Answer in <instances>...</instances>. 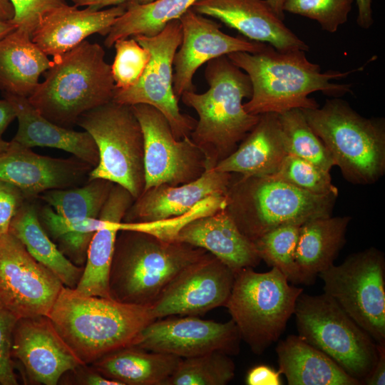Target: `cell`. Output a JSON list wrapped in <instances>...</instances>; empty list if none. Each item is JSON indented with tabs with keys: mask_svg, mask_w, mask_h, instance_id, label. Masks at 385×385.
I'll use <instances>...</instances> for the list:
<instances>
[{
	"mask_svg": "<svg viewBox=\"0 0 385 385\" xmlns=\"http://www.w3.org/2000/svg\"><path fill=\"white\" fill-rule=\"evenodd\" d=\"M302 50L278 51L267 44L257 53L237 51L227 55L246 73L252 85V95L243 103L250 114L282 113L287 111L319 107L309 96L317 91L338 98L351 93V84L336 83L364 66L341 71H322L319 64L309 61Z\"/></svg>",
	"mask_w": 385,
	"mask_h": 385,
	"instance_id": "6da1fadb",
	"label": "cell"
},
{
	"mask_svg": "<svg viewBox=\"0 0 385 385\" xmlns=\"http://www.w3.org/2000/svg\"><path fill=\"white\" fill-rule=\"evenodd\" d=\"M83 364L113 351L134 346L155 319L150 307L112 298L85 296L63 286L47 315Z\"/></svg>",
	"mask_w": 385,
	"mask_h": 385,
	"instance_id": "7a4b0ae2",
	"label": "cell"
},
{
	"mask_svg": "<svg viewBox=\"0 0 385 385\" xmlns=\"http://www.w3.org/2000/svg\"><path fill=\"white\" fill-rule=\"evenodd\" d=\"M205 78L208 85L205 93L185 92L180 100L198 115L190 137L204 153L207 169H211L235 150L260 115L244 109L243 99L252 95L251 82L227 56L208 61Z\"/></svg>",
	"mask_w": 385,
	"mask_h": 385,
	"instance_id": "3957f363",
	"label": "cell"
},
{
	"mask_svg": "<svg viewBox=\"0 0 385 385\" xmlns=\"http://www.w3.org/2000/svg\"><path fill=\"white\" fill-rule=\"evenodd\" d=\"M29 97L45 118L71 128L81 115L113 100L115 86L105 51L86 40L71 50L53 56L50 67Z\"/></svg>",
	"mask_w": 385,
	"mask_h": 385,
	"instance_id": "277c9868",
	"label": "cell"
},
{
	"mask_svg": "<svg viewBox=\"0 0 385 385\" xmlns=\"http://www.w3.org/2000/svg\"><path fill=\"white\" fill-rule=\"evenodd\" d=\"M206 250L136 230L117 234L109 273L112 299L150 306L168 284Z\"/></svg>",
	"mask_w": 385,
	"mask_h": 385,
	"instance_id": "5b68a950",
	"label": "cell"
},
{
	"mask_svg": "<svg viewBox=\"0 0 385 385\" xmlns=\"http://www.w3.org/2000/svg\"><path fill=\"white\" fill-rule=\"evenodd\" d=\"M337 198L308 192L272 175L232 173L224 209L240 231L254 242L281 225H302L331 216Z\"/></svg>",
	"mask_w": 385,
	"mask_h": 385,
	"instance_id": "8992f818",
	"label": "cell"
},
{
	"mask_svg": "<svg viewBox=\"0 0 385 385\" xmlns=\"http://www.w3.org/2000/svg\"><path fill=\"white\" fill-rule=\"evenodd\" d=\"M343 177L356 185L377 182L385 173V120L366 118L340 98L301 109Z\"/></svg>",
	"mask_w": 385,
	"mask_h": 385,
	"instance_id": "52a82bcc",
	"label": "cell"
},
{
	"mask_svg": "<svg viewBox=\"0 0 385 385\" xmlns=\"http://www.w3.org/2000/svg\"><path fill=\"white\" fill-rule=\"evenodd\" d=\"M276 267L257 272L245 267L235 272L225 304L241 339L262 354L283 333L303 289L290 285Z\"/></svg>",
	"mask_w": 385,
	"mask_h": 385,
	"instance_id": "ba28073f",
	"label": "cell"
},
{
	"mask_svg": "<svg viewBox=\"0 0 385 385\" xmlns=\"http://www.w3.org/2000/svg\"><path fill=\"white\" fill-rule=\"evenodd\" d=\"M294 314L298 336L363 384L379 356L377 344L369 334L325 293L309 295L302 292Z\"/></svg>",
	"mask_w": 385,
	"mask_h": 385,
	"instance_id": "9c48e42d",
	"label": "cell"
},
{
	"mask_svg": "<svg viewBox=\"0 0 385 385\" xmlns=\"http://www.w3.org/2000/svg\"><path fill=\"white\" fill-rule=\"evenodd\" d=\"M76 125L91 135L98 151L88 180H107L137 198L145 188L144 143L131 106L111 101L81 115Z\"/></svg>",
	"mask_w": 385,
	"mask_h": 385,
	"instance_id": "30bf717a",
	"label": "cell"
},
{
	"mask_svg": "<svg viewBox=\"0 0 385 385\" xmlns=\"http://www.w3.org/2000/svg\"><path fill=\"white\" fill-rule=\"evenodd\" d=\"M318 276L324 291L376 344L385 343V259L370 247L348 256Z\"/></svg>",
	"mask_w": 385,
	"mask_h": 385,
	"instance_id": "8fae6325",
	"label": "cell"
},
{
	"mask_svg": "<svg viewBox=\"0 0 385 385\" xmlns=\"http://www.w3.org/2000/svg\"><path fill=\"white\" fill-rule=\"evenodd\" d=\"M133 38L150 53V61L138 83L126 89L115 88L112 101L153 106L165 116L177 140L190 136L197 120L180 112L173 84L174 56L182 40L180 20L168 22L155 36Z\"/></svg>",
	"mask_w": 385,
	"mask_h": 385,
	"instance_id": "7c38bea8",
	"label": "cell"
},
{
	"mask_svg": "<svg viewBox=\"0 0 385 385\" xmlns=\"http://www.w3.org/2000/svg\"><path fill=\"white\" fill-rule=\"evenodd\" d=\"M63 286L16 237L0 235V307L18 319L47 316Z\"/></svg>",
	"mask_w": 385,
	"mask_h": 385,
	"instance_id": "4fadbf2b",
	"label": "cell"
},
{
	"mask_svg": "<svg viewBox=\"0 0 385 385\" xmlns=\"http://www.w3.org/2000/svg\"><path fill=\"white\" fill-rule=\"evenodd\" d=\"M130 106L143 135L144 190L185 184L202 175L207 169L206 158L190 136L177 140L165 116L153 106Z\"/></svg>",
	"mask_w": 385,
	"mask_h": 385,
	"instance_id": "5bb4252c",
	"label": "cell"
},
{
	"mask_svg": "<svg viewBox=\"0 0 385 385\" xmlns=\"http://www.w3.org/2000/svg\"><path fill=\"white\" fill-rule=\"evenodd\" d=\"M235 280V272L206 252L184 268L150 306L155 319L199 316L225 307Z\"/></svg>",
	"mask_w": 385,
	"mask_h": 385,
	"instance_id": "9a60e30c",
	"label": "cell"
},
{
	"mask_svg": "<svg viewBox=\"0 0 385 385\" xmlns=\"http://www.w3.org/2000/svg\"><path fill=\"white\" fill-rule=\"evenodd\" d=\"M168 317L150 322L134 346L182 359L214 351L238 354L241 338L232 319L221 323L196 316Z\"/></svg>",
	"mask_w": 385,
	"mask_h": 385,
	"instance_id": "2e32d148",
	"label": "cell"
},
{
	"mask_svg": "<svg viewBox=\"0 0 385 385\" xmlns=\"http://www.w3.org/2000/svg\"><path fill=\"white\" fill-rule=\"evenodd\" d=\"M182 40L173 60V91L179 101L188 91H195L193 78L197 70L212 59L237 51L257 53L267 44L232 36L207 16L188 9L179 19Z\"/></svg>",
	"mask_w": 385,
	"mask_h": 385,
	"instance_id": "e0dca14e",
	"label": "cell"
},
{
	"mask_svg": "<svg viewBox=\"0 0 385 385\" xmlns=\"http://www.w3.org/2000/svg\"><path fill=\"white\" fill-rule=\"evenodd\" d=\"M93 167L74 158L38 155L14 140L0 155V180L10 183L32 201L44 192L81 185Z\"/></svg>",
	"mask_w": 385,
	"mask_h": 385,
	"instance_id": "ac0fdd59",
	"label": "cell"
},
{
	"mask_svg": "<svg viewBox=\"0 0 385 385\" xmlns=\"http://www.w3.org/2000/svg\"><path fill=\"white\" fill-rule=\"evenodd\" d=\"M13 358L32 381L56 385L68 371L84 365L58 334L48 316L19 319L11 347Z\"/></svg>",
	"mask_w": 385,
	"mask_h": 385,
	"instance_id": "d6986e66",
	"label": "cell"
},
{
	"mask_svg": "<svg viewBox=\"0 0 385 385\" xmlns=\"http://www.w3.org/2000/svg\"><path fill=\"white\" fill-rule=\"evenodd\" d=\"M231 178L232 173L211 168L185 184L148 188L134 200L123 222L154 223L181 217L208 197L225 196Z\"/></svg>",
	"mask_w": 385,
	"mask_h": 385,
	"instance_id": "ffe728a7",
	"label": "cell"
},
{
	"mask_svg": "<svg viewBox=\"0 0 385 385\" xmlns=\"http://www.w3.org/2000/svg\"><path fill=\"white\" fill-rule=\"evenodd\" d=\"M192 9L220 20L247 39L269 44L278 51L309 50V46L283 23L265 0H198Z\"/></svg>",
	"mask_w": 385,
	"mask_h": 385,
	"instance_id": "44dd1931",
	"label": "cell"
},
{
	"mask_svg": "<svg viewBox=\"0 0 385 385\" xmlns=\"http://www.w3.org/2000/svg\"><path fill=\"white\" fill-rule=\"evenodd\" d=\"M125 11V4L100 10L66 4L43 16L31 38L46 55H61L92 34L106 36Z\"/></svg>",
	"mask_w": 385,
	"mask_h": 385,
	"instance_id": "7402d4cb",
	"label": "cell"
},
{
	"mask_svg": "<svg viewBox=\"0 0 385 385\" xmlns=\"http://www.w3.org/2000/svg\"><path fill=\"white\" fill-rule=\"evenodd\" d=\"M174 240L206 250L235 272L253 268L261 261L254 242L240 231L224 208L186 222Z\"/></svg>",
	"mask_w": 385,
	"mask_h": 385,
	"instance_id": "603a6c76",
	"label": "cell"
},
{
	"mask_svg": "<svg viewBox=\"0 0 385 385\" xmlns=\"http://www.w3.org/2000/svg\"><path fill=\"white\" fill-rule=\"evenodd\" d=\"M135 198L125 188L114 184L98 217L105 220L94 234L87 252L81 277L74 288L85 296L111 298L109 273L120 223Z\"/></svg>",
	"mask_w": 385,
	"mask_h": 385,
	"instance_id": "cb8c5ba5",
	"label": "cell"
},
{
	"mask_svg": "<svg viewBox=\"0 0 385 385\" xmlns=\"http://www.w3.org/2000/svg\"><path fill=\"white\" fill-rule=\"evenodd\" d=\"M14 106L18 130L13 140L31 148L48 147L63 150L96 167L99 160L97 146L86 131H76L58 125L43 116L27 98L2 93Z\"/></svg>",
	"mask_w": 385,
	"mask_h": 385,
	"instance_id": "d4e9b609",
	"label": "cell"
},
{
	"mask_svg": "<svg viewBox=\"0 0 385 385\" xmlns=\"http://www.w3.org/2000/svg\"><path fill=\"white\" fill-rule=\"evenodd\" d=\"M287 154L279 115L264 113L235 150L215 169L242 177L272 175Z\"/></svg>",
	"mask_w": 385,
	"mask_h": 385,
	"instance_id": "484cf974",
	"label": "cell"
},
{
	"mask_svg": "<svg viewBox=\"0 0 385 385\" xmlns=\"http://www.w3.org/2000/svg\"><path fill=\"white\" fill-rule=\"evenodd\" d=\"M276 352L279 371L289 385H361L329 356L299 336L279 342Z\"/></svg>",
	"mask_w": 385,
	"mask_h": 385,
	"instance_id": "4316f807",
	"label": "cell"
},
{
	"mask_svg": "<svg viewBox=\"0 0 385 385\" xmlns=\"http://www.w3.org/2000/svg\"><path fill=\"white\" fill-rule=\"evenodd\" d=\"M349 216L324 217L302 224L295 250L302 284H312L318 274L334 264L346 239Z\"/></svg>",
	"mask_w": 385,
	"mask_h": 385,
	"instance_id": "83f0119b",
	"label": "cell"
},
{
	"mask_svg": "<svg viewBox=\"0 0 385 385\" xmlns=\"http://www.w3.org/2000/svg\"><path fill=\"white\" fill-rule=\"evenodd\" d=\"M51 63L48 56L32 41L29 33L15 29L0 40V90L29 98Z\"/></svg>",
	"mask_w": 385,
	"mask_h": 385,
	"instance_id": "f1b7e54d",
	"label": "cell"
},
{
	"mask_svg": "<svg viewBox=\"0 0 385 385\" xmlns=\"http://www.w3.org/2000/svg\"><path fill=\"white\" fill-rule=\"evenodd\" d=\"M181 359L131 346L104 355L90 365L121 385H165Z\"/></svg>",
	"mask_w": 385,
	"mask_h": 385,
	"instance_id": "f546056e",
	"label": "cell"
},
{
	"mask_svg": "<svg viewBox=\"0 0 385 385\" xmlns=\"http://www.w3.org/2000/svg\"><path fill=\"white\" fill-rule=\"evenodd\" d=\"M9 232L24 245L38 262L52 271L65 287L74 289L83 267L71 262L50 238L40 222L38 210L31 200H25L11 221Z\"/></svg>",
	"mask_w": 385,
	"mask_h": 385,
	"instance_id": "4dcf8cb0",
	"label": "cell"
},
{
	"mask_svg": "<svg viewBox=\"0 0 385 385\" xmlns=\"http://www.w3.org/2000/svg\"><path fill=\"white\" fill-rule=\"evenodd\" d=\"M198 0H156L149 4L125 3V12L112 26L104 40L111 48L120 38L136 36H153L166 24L179 19Z\"/></svg>",
	"mask_w": 385,
	"mask_h": 385,
	"instance_id": "1f68e13d",
	"label": "cell"
},
{
	"mask_svg": "<svg viewBox=\"0 0 385 385\" xmlns=\"http://www.w3.org/2000/svg\"><path fill=\"white\" fill-rule=\"evenodd\" d=\"M41 225L59 250L73 264L83 267L90 242L105 220L86 218L70 220L58 215L48 205L38 211Z\"/></svg>",
	"mask_w": 385,
	"mask_h": 385,
	"instance_id": "d6a6232c",
	"label": "cell"
},
{
	"mask_svg": "<svg viewBox=\"0 0 385 385\" xmlns=\"http://www.w3.org/2000/svg\"><path fill=\"white\" fill-rule=\"evenodd\" d=\"M113 184L104 179H93L81 186L48 190L38 197L63 218H98Z\"/></svg>",
	"mask_w": 385,
	"mask_h": 385,
	"instance_id": "836d02e7",
	"label": "cell"
},
{
	"mask_svg": "<svg viewBox=\"0 0 385 385\" xmlns=\"http://www.w3.org/2000/svg\"><path fill=\"white\" fill-rule=\"evenodd\" d=\"M287 154L307 160L330 172L335 165L322 140L313 131L301 109L278 114Z\"/></svg>",
	"mask_w": 385,
	"mask_h": 385,
	"instance_id": "e575fe53",
	"label": "cell"
},
{
	"mask_svg": "<svg viewBox=\"0 0 385 385\" xmlns=\"http://www.w3.org/2000/svg\"><path fill=\"white\" fill-rule=\"evenodd\" d=\"M235 370L230 355L220 351L183 358L165 385H225Z\"/></svg>",
	"mask_w": 385,
	"mask_h": 385,
	"instance_id": "d590c367",
	"label": "cell"
},
{
	"mask_svg": "<svg viewBox=\"0 0 385 385\" xmlns=\"http://www.w3.org/2000/svg\"><path fill=\"white\" fill-rule=\"evenodd\" d=\"M300 225L286 224L264 234L253 242L261 260L278 269L292 284H302L295 260Z\"/></svg>",
	"mask_w": 385,
	"mask_h": 385,
	"instance_id": "8d00e7d4",
	"label": "cell"
},
{
	"mask_svg": "<svg viewBox=\"0 0 385 385\" xmlns=\"http://www.w3.org/2000/svg\"><path fill=\"white\" fill-rule=\"evenodd\" d=\"M272 176L312 194L338 197L329 171L291 154L285 155Z\"/></svg>",
	"mask_w": 385,
	"mask_h": 385,
	"instance_id": "74e56055",
	"label": "cell"
},
{
	"mask_svg": "<svg viewBox=\"0 0 385 385\" xmlns=\"http://www.w3.org/2000/svg\"><path fill=\"white\" fill-rule=\"evenodd\" d=\"M115 48L111 72L116 89H126L138 83L150 58V53L133 37L120 38Z\"/></svg>",
	"mask_w": 385,
	"mask_h": 385,
	"instance_id": "f35d334b",
	"label": "cell"
},
{
	"mask_svg": "<svg viewBox=\"0 0 385 385\" xmlns=\"http://www.w3.org/2000/svg\"><path fill=\"white\" fill-rule=\"evenodd\" d=\"M353 0H285L284 12L316 21L322 30L335 33L348 20Z\"/></svg>",
	"mask_w": 385,
	"mask_h": 385,
	"instance_id": "ab89813d",
	"label": "cell"
},
{
	"mask_svg": "<svg viewBox=\"0 0 385 385\" xmlns=\"http://www.w3.org/2000/svg\"><path fill=\"white\" fill-rule=\"evenodd\" d=\"M14 16L10 21L17 29L31 35L47 13L66 4L65 0H9Z\"/></svg>",
	"mask_w": 385,
	"mask_h": 385,
	"instance_id": "60d3db41",
	"label": "cell"
},
{
	"mask_svg": "<svg viewBox=\"0 0 385 385\" xmlns=\"http://www.w3.org/2000/svg\"><path fill=\"white\" fill-rule=\"evenodd\" d=\"M18 319L0 307V384L16 385L11 347L13 332Z\"/></svg>",
	"mask_w": 385,
	"mask_h": 385,
	"instance_id": "b9f144b4",
	"label": "cell"
},
{
	"mask_svg": "<svg viewBox=\"0 0 385 385\" xmlns=\"http://www.w3.org/2000/svg\"><path fill=\"white\" fill-rule=\"evenodd\" d=\"M24 201L17 188L0 180V235L9 232L11 220Z\"/></svg>",
	"mask_w": 385,
	"mask_h": 385,
	"instance_id": "7bdbcfd3",
	"label": "cell"
},
{
	"mask_svg": "<svg viewBox=\"0 0 385 385\" xmlns=\"http://www.w3.org/2000/svg\"><path fill=\"white\" fill-rule=\"evenodd\" d=\"M281 372L261 364L249 370L246 376L248 385H281Z\"/></svg>",
	"mask_w": 385,
	"mask_h": 385,
	"instance_id": "ee69618b",
	"label": "cell"
},
{
	"mask_svg": "<svg viewBox=\"0 0 385 385\" xmlns=\"http://www.w3.org/2000/svg\"><path fill=\"white\" fill-rule=\"evenodd\" d=\"M87 364L81 365L75 370L74 373L76 382L84 385H121L115 380L108 379L99 373L92 366L86 367Z\"/></svg>",
	"mask_w": 385,
	"mask_h": 385,
	"instance_id": "f6af8a7d",
	"label": "cell"
},
{
	"mask_svg": "<svg viewBox=\"0 0 385 385\" xmlns=\"http://www.w3.org/2000/svg\"><path fill=\"white\" fill-rule=\"evenodd\" d=\"M378 359L363 384L384 385L385 384V343L377 344Z\"/></svg>",
	"mask_w": 385,
	"mask_h": 385,
	"instance_id": "bcb514c9",
	"label": "cell"
},
{
	"mask_svg": "<svg viewBox=\"0 0 385 385\" xmlns=\"http://www.w3.org/2000/svg\"><path fill=\"white\" fill-rule=\"evenodd\" d=\"M73 5L81 7H89L94 10L103 9L105 7L113 6L128 2L149 4L156 0H71Z\"/></svg>",
	"mask_w": 385,
	"mask_h": 385,
	"instance_id": "7dc6e473",
	"label": "cell"
},
{
	"mask_svg": "<svg viewBox=\"0 0 385 385\" xmlns=\"http://www.w3.org/2000/svg\"><path fill=\"white\" fill-rule=\"evenodd\" d=\"M357 6L356 23L364 29H369L373 23L372 0H356Z\"/></svg>",
	"mask_w": 385,
	"mask_h": 385,
	"instance_id": "c3c4849f",
	"label": "cell"
},
{
	"mask_svg": "<svg viewBox=\"0 0 385 385\" xmlns=\"http://www.w3.org/2000/svg\"><path fill=\"white\" fill-rule=\"evenodd\" d=\"M16 118L15 109L7 99H0V138L9 125Z\"/></svg>",
	"mask_w": 385,
	"mask_h": 385,
	"instance_id": "681fc988",
	"label": "cell"
},
{
	"mask_svg": "<svg viewBox=\"0 0 385 385\" xmlns=\"http://www.w3.org/2000/svg\"><path fill=\"white\" fill-rule=\"evenodd\" d=\"M14 16V7L9 0H0V21H11Z\"/></svg>",
	"mask_w": 385,
	"mask_h": 385,
	"instance_id": "f907efd6",
	"label": "cell"
},
{
	"mask_svg": "<svg viewBox=\"0 0 385 385\" xmlns=\"http://www.w3.org/2000/svg\"><path fill=\"white\" fill-rule=\"evenodd\" d=\"M273 12L282 21L284 19L283 5L285 0H265Z\"/></svg>",
	"mask_w": 385,
	"mask_h": 385,
	"instance_id": "816d5d0a",
	"label": "cell"
},
{
	"mask_svg": "<svg viewBox=\"0 0 385 385\" xmlns=\"http://www.w3.org/2000/svg\"><path fill=\"white\" fill-rule=\"evenodd\" d=\"M16 29V26L10 21H0V40Z\"/></svg>",
	"mask_w": 385,
	"mask_h": 385,
	"instance_id": "f5cc1de1",
	"label": "cell"
},
{
	"mask_svg": "<svg viewBox=\"0 0 385 385\" xmlns=\"http://www.w3.org/2000/svg\"><path fill=\"white\" fill-rule=\"evenodd\" d=\"M10 145V142L5 141L0 138V155L5 152Z\"/></svg>",
	"mask_w": 385,
	"mask_h": 385,
	"instance_id": "db71d44e",
	"label": "cell"
}]
</instances>
